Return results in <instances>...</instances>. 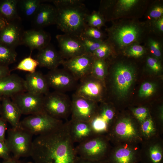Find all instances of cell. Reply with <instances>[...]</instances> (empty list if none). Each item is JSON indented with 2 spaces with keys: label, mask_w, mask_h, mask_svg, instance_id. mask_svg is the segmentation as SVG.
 <instances>
[{
  "label": "cell",
  "mask_w": 163,
  "mask_h": 163,
  "mask_svg": "<svg viewBox=\"0 0 163 163\" xmlns=\"http://www.w3.org/2000/svg\"><path fill=\"white\" fill-rule=\"evenodd\" d=\"M68 121L55 130L37 136L31 157L35 163H75L78 156Z\"/></svg>",
  "instance_id": "6da1fadb"
},
{
  "label": "cell",
  "mask_w": 163,
  "mask_h": 163,
  "mask_svg": "<svg viewBox=\"0 0 163 163\" xmlns=\"http://www.w3.org/2000/svg\"><path fill=\"white\" fill-rule=\"evenodd\" d=\"M56 24L64 34L79 37L88 26L89 12L83 3L64 7L56 8Z\"/></svg>",
  "instance_id": "7a4b0ae2"
},
{
  "label": "cell",
  "mask_w": 163,
  "mask_h": 163,
  "mask_svg": "<svg viewBox=\"0 0 163 163\" xmlns=\"http://www.w3.org/2000/svg\"><path fill=\"white\" fill-rule=\"evenodd\" d=\"M106 136L112 145L124 143L140 144L142 141L139 124L129 114L117 117Z\"/></svg>",
  "instance_id": "3957f363"
},
{
  "label": "cell",
  "mask_w": 163,
  "mask_h": 163,
  "mask_svg": "<svg viewBox=\"0 0 163 163\" xmlns=\"http://www.w3.org/2000/svg\"><path fill=\"white\" fill-rule=\"evenodd\" d=\"M107 31V42L112 46L121 49H125L140 40L144 30L140 24L130 21L113 25Z\"/></svg>",
  "instance_id": "277c9868"
},
{
  "label": "cell",
  "mask_w": 163,
  "mask_h": 163,
  "mask_svg": "<svg viewBox=\"0 0 163 163\" xmlns=\"http://www.w3.org/2000/svg\"><path fill=\"white\" fill-rule=\"evenodd\" d=\"M112 145L106 135L95 134L78 143L75 147L78 157L91 161L104 162L107 160Z\"/></svg>",
  "instance_id": "5b68a950"
},
{
  "label": "cell",
  "mask_w": 163,
  "mask_h": 163,
  "mask_svg": "<svg viewBox=\"0 0 163 163\" xmlns=\"http://www.w3.org/2000/svg\"><path fill=\"white\" fill-rule=\"evenodd\" d=\"M33 135L21 127L11 128L7 131L5 142L13 157L19 159L30 157L32 152Z\"/></svg>",
  "instance_id": "8992f818"
},
{
  "label": "cell",
  "mask_w": 163,
  "mask_h": 163,
  "mask_svg": "<svg viewBox=\"0 0 163 163\" xmlns=\"http://www.w3.org/2000/svg\"><path fill=\"white\" fill-rule=\"evenodd\" d=\"M62 120L56 119L45 112L29 115L21 121L20 127L33 136L44 134L61 126Z\"/></svg>",
  "instance_id": "52a82bcc"
},
{
  "label": "cell",
  "mask_w": 163,
  "mask_h": 163,
  "mask_svg": "<svg viewBox=\"0 0 163 163\" xmlns=\"http://www.w3.org/2000/svg\"><path fill=\"white\" fill-rule=\"evenodd\" d=\"M44 112L51 116L62 120L71 114V100L64 93L55 91L44 95Z\"/></svg>",
  "instance_id": "ba28073f"
},
{
  "label": "cell",
  "mask_w": 163,
  "mask_h": 163,
  "mask_svg": "<svg viewBox=\"0 0 163 163\" xmlns=\"http://www.w3.org/2000/svg\"><path fill=\"white\" fill-rule=\"evenodd\" d=\"M140 144L124 143L112 145L106 163H139Z\"/></svg>",
  "instance_id": "9c48e42d"
},
{
  "label": "cell",
  "mask_w": 163,
  "mask_h": 163,
  "mask_svg": "<svg viewBox=\"0 0 163 163\" xmlns=\"http://www.w3.org/2000/svg\"><path fill=\"white\" fill-rule=\"evenodd\" d=\"M135 72L133 66L123 63L117 64L113 68V87L120 97L127 95L134 79Z\"/></svg>",
  "instance_id": "30bf717a"
},
{
  "label": "cell",
  "mask_w": 163,
  "mask_h": 163,
  "mask_svg": "<svg viewBox=\"0 0 163 163\" xmlns=\"http://www.w3.org/2000/svg\"><path fill=\"white\" fill-rule=\"evenodd\" d=\"M117 117L114 108L108 104L103 103L98 107L89 123L95 134L106 135Z\"/></svg>",
  "instance_id": "8fae6325"
},
{
  "label": "cell",
  "mask_w": 163,
  "mask_h": 163,
  "mask_svg": "<svg viewBox=\"0 0 163 163\" xmlns=\"http://www.w3.org/2000/svg\"><path fill=\"white\" fill-rule=\"evenodd\" d=\"M44 96L25 91L18 94L11 98L22 114L30 115L44 112L43 108Z\"/></svg>",
  "instance_id": "7c38bea8"
},
{
  "label": "cell",
  "mask_w": 163,
  "mask_h": 163,
  "mask_svg": "<svg viewBox=\"0 0 163 163\" xmlns=\"http://www.w3.org/2000/svg\"><path fill=\"white\" fill-rule=\"evenodd\" d=\"M140 163H163V139L158 135L140 144Z\"/></svg>",
  "instance_id": "4fadbf2b"
},
{
  "label": "cell",
  "mask_w": 163,
  "mask_h": 163,
  "mask_svg": "<svg viewBox=\"0 0 163 163\" xmlns=\"http://www.w3.org/2000/svg\"><path fill=\"white\" fill-rule=\"evenodd\" d=\"M94 58L92 55L85 53L66 59L62 65L77 80L91 74Z\"/></svg>",
  "instance_id": "5bb4252c"
},
{
  "label": "cell",
  "mask_w": 163,
  "mask_h": 163,
  "mask_svg": "<svg viewBox=\"0 0 163 163\" xmlns=\"http://www.w3.org/2000/svg\"><path fill=\"white\" fill-rule=\"evenodd\" d=\"M98 108L96 102L75 93L71 100V120L89 122Z\"/></svg>",
  "instance_id": "9a60e30c"
},
{
  "label": "cell",
  "mask_w": 163,
  "mask_h": 163,
  "mask_svg": "<svg viewBox=\"0 0 163 163\" xmlns=\"http://www.w3.org/2000/svg\"><path fill=\"white\" fill-rule=\"evenodd\" d=\"M45 76L49 87L62 93L74 88L77 81L64 68L50 70Z\"/></svg>",
  "instance_id": "2e32d148"
},
{
  "label": "cell",
  "mask_w": 163,
  "mask_h": 163,
  "mask_svg": "<svg viewBox=\"0 0 163 163\" xmlns=\"http://www.w3.org/2000/svg\"><path fill=\"white\" fill-rule=\"evenodd\" d=\"M80 80L75 94L96 102L101 100L104 88L103 81L91 74Z\"/></svg>",
  "instance_id": "e0dca14e"
},
{
  "label": "cell",
  "mask_w": 163,
  "mask_h": 163,
  "mask_svg": "<svg viewBox=\"0 0 163 163\" xmlns=\"http://www.w3.org/2000/svg\"><path fill=\"white\" fill-rule=\"evenodd\" d=\"M56 38L58 43L59 52L64 59L85 53L79 37L64 34L57 35Z\"/></svg>",
  "instance_id": "ac0fdd59"
},
{
  "label": "cell",
  "mask_w": 163,
  "mask_h": 163,
  "mask_svg": "<svg viewBox=\"0 0 163 163\" xmlns=\"http://www.w3.org/2000/svg\"><path fill=\"white\" fill-rule=\"evenodd\" d=\"M18 21L9 23L0 30V44L14 49L22 44L24 31L18 23Z\"/></svg>",
  "instance_id": "d6986e66"
},
{
  "label": "cell",
  "mask_w": 163,
  "mask_h": 163,
  "mask_svg": "<svg viewBox=\"0 0 163 163\" xmlns=\"http://www.w3.org/2000/svg\"><path fill=\"white\" fill-rule=\"evenodd\" d=\"M51 37L48 33L42 29L24 31L22 38V44L28 47L32 52L35 49L39 50L50 43Z\"/></svg>",
  "instance_id": "ffe728a7"
},
{
  "label": "cell",
  "mask_w": 163,
  "mask_h": 163,
  "mask_svg": "<svg viewBox=\"0 0 163 163\" xmlns=\"http://www.w3.org/2000/svg\"><path fill=\"white\" fill-rule=\"evenodd\" d=\"M25 91L24 80L18 75L10 74L0 79V97L11 98Z\"/></svg>",
  "instance_id": "44dd1931"
},
{
  "label": "cell",
  "mask_w": 163,
  "mask_h": 163,
  "mask_svg": "<svg viewBox=\"0 0 163 163\" xmlns=\"http://www.w3.org/2000/svg\"><path fill=\"white\" fill-rule=\"evenodd\" d=\"M57 12L53 5L41 3L33 17V23L37 29L56 24Z\"/></svg>",
  "instance_id": "7402d4cb"
},
{
  "label": "cell",
  "mask_w": 163,
  "mask_h": 163,
  "mask_svg": "<svg viewBox=\"0 0 163 163\" xmlns=\"http://www.w3.org/2000/svg\"><path fill=\"white\" fill-rule=\"evenodd\" d=\"M36 59L39 66L50 70L57 68L64 60L59 51L50 44L39 50Z\"/></svg>",
  "instance_id": "603a6c76"
},
{
  "label": "cell",
  "mask_w": 163,
  "mask_h": 163,
  "mask_svg": "<svg viewBox=\"0 0 163 163\" xmlns=\"http://www.w3.org/2000/svg\"><path fill=\"white\" fill-rule=\"evenodd\" d=\"M10 98H2L0 117L8 122L11 128H19L22 114L16 105Z\"/></svg>",
  "instance_id": "cb8c5ba5"
},
{
  "label": "cell",
  "mask_w": 163,
  "mask_h": 163,
  "mask_svg": "<svg viewBox=\"0 0 163 163\" xmlns=\"http://www.w3.org/2000/svg\"><path fill=\"white\" fill-rule=\"evenodd\" d=\"M68 122L70 135L74 143L82 142L96 134L89 122L71 119Z\"/></svg>",
  "instance_id": "d4e9b609"
},
{
  "label": "cell",
  "mask_w": 163,
  "mask_h": 163,
  "mask_svg": "<svg viewBox=\"0 0 163 163\" xmlns=\"http://www.w3.org/2000/svg\"><path fill=\"white\" fill-rule=\"evenodd\" d=\"M24 82L26 91L44 95L49 92L50 87L45 75L40 71L28 73Z\"/></svg>",
  "instance_id": "484cf974"
},
{
  "label": "cell",
  "mask_w": 163,
  "mask_h": 163,
  "mask_svg": "<svg viewBox=\"0 0 163 163\" xmlns=\"http://www.w3.org/2000/svg\"><path fill=\"white\" fill-rule=\"evenodd\" d=\"M18 2L17 0L0 1V15L9 23L20 20L18 12Z\"/></svg>",
  "instance_id": "4316f807"
},
{
  "label": "cell",
  "mask_w": 163,
  "mask_h": 163,
  "mask_svg": "<svg viewBox=\"0 0 163 163\" xmlns=\"http://www.w3.org/2000/svg\"><path fill=\"white\" fill-rule=\"evenodd\" d=\"M140 129L142 141L160 135L156 124L150 116L141 124Z\"/></svg>",
  "instance_id": "83f0119b"
},
{
  "label": "cell",
  "mask_w": 163,
  "mask_h": 163,
  "mask_svg": "<svg viewBox=\"0 0 163 163\" xmlns=\"http://www.w3.org/2000/svg\"><path fill=\"white\" fill-rule=\"evenodd\" d=\"M17 56L15 49L0 44V65L8 66L16 62Z\"/></svg>",
  "instance_id": "f1b7e54d"
},
{
  "label": "cell",
  "mask_w": 163,
  "mask_h": 163,
  "mask_svg": "<svg viewBox=\"0 0 163 163\" xmlns=\"http://www.w3.org/2000/svg\"><path fill=\"white\" fill-rule=\"evenodd\" d=\"M42 2L40 0L19 1L22 11L27 18L33 17Z\"/></svg>",
  "instance_id": "f546056e"
},
{
  "label": "cell",
  "mask_w": 163,
  "mask_h": 163,
  "mask_svg": "<svg viewBox=\"0 0 163 163\" xmlns=\"http://www.w3.org/2000/svg\"><path fill=\"white\" fill-rule=\"evenodd\" d=\"M107 73V65L104 59H94L91 74L103 81Z\"/></svg>",
  "instance_id": "4dcf8cb0"
},
{
  "label": "cell",
  "mask_w": 163,
  "mask_h": 163,
  "mask_svg": "<svg viewBox=\"0 0 163 163\" xmlns=\"http://www.w3.org/2000/svg\"><path fill=\"white\" fill-rule=\"evenodd\" d=\"M39 63L36 59L32 58L31 55L21 60L16 67L14 69L32 73L36 71Z\"/></svg>",
  "instance_id": "1f68e13d"
},
{
  "label": "cell",
  "mask_w": 163,
  "mask_h": 163,
  "mask_svg": "<svg viewBox=\"0 0 163 163\" xmlns=\"http://www.w3.org/2000/svg\"><path fill=\"white\" fill-rule=\"evenodd\" d=\"M137 0H120L117 1L113 13L118 14H123L135 8L139 4Z\"/></svg>",
  "instance_id": "d6a6232c"
},
{
  "label": "cell",
  "mask_w": 163,
  "mask_h": 163,
  "mask_svg": "<svg viewBox=\"0 0 163 163\" xmlns=\"http://www.w3.org/2000/svg\"><path fill=\"white\" fill-rule=\"evenodd\" d=\"M84 47L85 53L92 55L104 43L103 40H94L82 36L79 37Z\"/></svg>",
  "instance_id": "836d02e7"
},
{
  "label": "cell",
  "mask_w": 163,
  "mask_h": 163,
  "mask_svg": "<svg viewBox=\"0 0 163 163\" xmlns=\"http://www.w3.org/2000/svg\"><path fill=\"white\" fill-rule=\"evenodd\" d=\"M131 114L139 125L150 116V110L145 106L130 108Z\"/></svg>",
  "instance_id": "e575fe53"
},
{
  "label": "cell",
  "mask_w": 163,
  "mask_h": 163,
  "mask_svg": "<svg viewBox=\"0 0 163 163\" xmlns=\"http://www.w3.org/2000/svg\"><path fill=\"white\" fill-rule=\"evenodd\" d=\"M105 20L99 12L93 11L88 15L86 23L88 26L99 28L103 26Z\"/></svg>",
  "instance_id": "d590c367"
},
{
  "label": "cell",
  "mask_w": 163,
  "mask_h": 163,
  "mask_svg": "<svg viewBox=\"0 0 163 163\" xmlns=\"http://www.w3.org/2000/svg\"><path fill=\"white\" fill-rule=\"evenodd\" d=\"M112 46L107 42H104L103 44L92 54L94 59H104L110 54Z\"/></svg>",
  "instance_id": "8d00e7d4"
},
{
  "label": "cell",
  "mask_w": 163,
  "mask_h": 163,
  "mask_svg": "<svg viewBox=\"0 0 163 163\" xmlns=\"http://www.w3.org/2000/svg\"><path fill=\"white\" fill-rule=\"evenodd\" d=\"M125 50V53L128 56L135 58L141 56L145 53L144 47L136 43L130 45Z\"/></svg>",
  "instance_id": "74e56055"
},
{
  "label": "cell",
  "mask_w": 163,
  "mask_h": 163,
  "mask_svg": "<svg viewBox=\"0 0 163 163\" xmlns=\"http://www.w3.org/2000/svg\"><path fill=\"white\" fill-rule=\"evenodd\" d=\"M80 36L96 40H102L104 34L99 28L88 26Z\"/></svg>",
  "instance_id": "f35d334b"
},
{
  "label": "cell",
  "mask_w": 163,
  "mask_h": 163,
  "mask_svg": "<svg viewBox=\"0 0 163 163\" xmlns=\"http://www.w3.org/2000/svg\"><path fill=\"white\" fill-rule=\"evenodd\" d=\"M155 86L154 84L145 82L143 83L139 91V95L141 97H148L153 94L155 92Z\"/></svg>",
  "instance_id": "ab89813d"
},
{
  "label": "cell",
  "mask_w": 163,
  "mask_h": 163,
  "mask_svg": "<svg viewBox=\"0 0 163 163\" xmlns=\"http://www.w3.org/2000/svg\"><path fill=\"white\" fill-rule=\"evenodd\" d=\"M148 45L151 53L156 57L160 58L161 55V46L160 42L156 40L150 38Z\"/></svg>",
  "instance_id": "60d3db41"
},
{
  "label": "cell",
  "mask_w": 163,
  "mask_h": 163,
  "mask_svg": "<svg viewBox=\"0 0 163 163\" xmlns=\"http://www.w3.org/2000/svg\"><path fill=\"white\" fill-rule=\"evenodd\" d=\"M163 15L162 5L157 4L154 5L151 8L149 11L148 16L150 19L154 21L162 17Z\"/></svg>",
  "instance_id": "b9f144b4"
},
{
  "label": "cell",
  "mask_w": 163,
  "mask_h": 163,
  "mask_svg": "<svg viewBox=\"0 0 163 163\" xmlns=\"http://www.w3.org/2000/svg\"><path fill=\"white\" fill-rule=\"evenodd\" d=\"M51 1L56 8L69 6L82 3L84 2L82 0H55Z\"/></svg>",
  "instance_id": "7bdbcfd3"
},
{
  "label": "cell",
  "mask_w": 163,
  "mask_h": 163,
  "mask_svg": "<svg viewBox=\"0 0 163 163\" xmlns=\"http://www.w3.org/2000/svg\"><path fill=\"white\" fill-rule=\"evenodd\" d=\"M147 64L149 68L155 72H159L161 69L160 63L155 58L148 57L147 59Z\"/></svg>",
  "instance_id": "ee69618b"
},
{
  "label": "cell",
  "mask_w": 163,
  "mask_h": 163,
  "mask_svg": "<svg viewBox=\"0 0 163 163\" xmlns=\"http://www.w3.org/2000/svg\"><path fill=\"white\" fill-rule=\"evenodd\" d=\"M10 153L5 141L0 140V158L4 160L9 159L12 157Z\"/></svg>",
  "instance_id": "f6af8a7d"
},
{
  "label": "cell",
  "mask_w": 163,
  "mask_h": 163,
  "mask_svg": "<svg viewBox=\"0 0 163 163\" xmlns=\"http://www.w3.org/2000/svg\"><path fill=\"white\" fill-rule=\"evenodd\" d=\"M7 122L0 117V140L5 141Z\"/></svg>",
  "instance_id": "bcb514c9"
},
{
  "label": "cell",
  "mask_w": 163,
  "mask_h": 163,
  "mask_svg": "<svg viewBox=\"0 0 163 163\" xmlns=\"http://www.w3.org/2000/svg\"><path fill=\"white\" fill-rule=\"evenodd\" d=\"M153 21L154 27L156 30L160 33L163 32V17L159 18Z\"/></svg>",
  "instance_id": "7dc6e473"
},
{
  "label": "cell",
  "mask_w": 163,
  "mask_h": 163,
  "mask_svg": "<svg viewBox=\"0 0 163 163\" xmlns=\"http://www.w3.org/2000/svg\"><path fill=\"white\" fill-rule=\"evenodd\" d=\"M10 74V71L8 66L0 65V79Z\"/></svg>",
  "instance_id": "c3c4849f"
},
{
  "label": "cell",
  "mask_w": 163,
  "mask_h": 163,
  "mask_svg": "<svg viewBox=\"0 0 163 163\" xmlns=\"http://www.w3.org/2000/svg\"><path fill=\"white\" fill-rule=\"evenodd\" d=\"M75 163H106L104 162L94 161L83 159L78 157Z\"/></svg>",
  "instance_id": "681fc988"
},
{
  "label": "cell",
  "mask_w": 163,
  "mask_h": 163,
  "mask_svg": "<svg viewBox=\"0 0 163 163\" xmlns=\"http://www.w3.org/2000/svg\"><path fill=\"white\" fill-rule=\"evenodd\" d=\"M0 163H23L19 160V159L15 158L12 157L10 159L4 160Z\"/></svg>",
  "instance_id": "f907efd6"
},
{
  "label": "cell",
  "mask_w": 163,
  "mask_h": 163,
  "mask_svg": "<svg viewBox=\"0 0 163 163\" xmlns=\"http://www.w3.org/2000/svg\"><path fill=\"white\" fill-rule=\"evenodd\" d=\"M8 23H9L0 15V30L5 27Z\"/></svg>",
  "instance_id": "816d5d0a"
},
{
  "label": "cell",
  "mask_w": 163,
  "mask_h": 163,
  "mask_svg": "<svg viewBox=\"0 0 163 163\" xmlns=\"http://www.w3.org/2000/svg\"><path fill=\"white\" fill-rule=\"evenodd\" d=\"M1 100H2V98L0 97V115L1 109Z\"/></svg>",
  "instance_id": "f5cc1de1"
},
{
  "label": "cell",
  "mask_w": 163,
  "mask_h": 163,
  "mask_svg": "<svg viewBox=\"0 0 163 163\" xmlns=\"http://www.w3.org/2000/svg\"><path fill=\"white\" fill-rule=\"evenodd\" d=\"M25 163H35L34 162L30 161V162H28Z\"/></svg>",
  "instance_id": "db71d44e"
}]
</instances>
